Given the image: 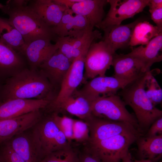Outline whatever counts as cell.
Here are the masks:
<instances>
[{
    "label": "cell",
    "instance_id": "obj_10",
    "mask_svg": "<svg viewBox=\"0 0 162 162\" xmlns=\"http://www.w3.org/2000/svg\"><path fill=\"white\" fill-rule=\"evenodd\" d=\"M109 10L97 27L102 30L110 26L121 24L124 20L133 17L148 6L150 0H107Z\"/></svg>",
    "mask_w": 162,
    "mask_h": 162
},
{
    "label": "cell",
    "instance_id": "obj_20",
    "mask_svg": "<svg viewBox=\"0 0 162 162\" xmlns=\"http://www.w3.org/2000/svg\"><path fill=\"white\" fill-rule=\"evenodd\" d=\"M28 5L48 27L52 29L59 23L67 8L52 0H28Z\"/></svg>",
    "mask_w": 162,
    "mask_h": 162
},
{
    "label": "cell",
    "instance_id": "obj_27",
    "mask_svg": "<svg viewBox=\"0 0 162 162\" xmlns=\"http://www.w3.org/2000/svg\"><path fill=\"white\" fill-rule=\"evenodd\" d=\"M0 40L22 55L26 44L22 34L10 23L8 19L1 17Z\"/></svg>",
    "mask_w": 162,
    "mask_h": 162
},
{
    "label": "cell",
    "instance_id": "obj_2",
    "mask_svg": "<svg viewBox=\"0 0 162 162\" xmlns=\"http://www.w3.org/2000/svg\"><path fill=\"white\" fill-rule=\"evenodd\" d=\"M28 0H9L0 3V10L7 15L10 23L22 34L26 45L37 39L48 38L55 41L57 37L28 5Z\"/></svg>",
    "mask_w": 162,
    "mask_h": 162
},
{
    "label": "cell",
    "instance_id": "obj_16",
    "mask_svg": "<svg viewBox=\"0 0 162 162\" xmlns=\"http://www.w3.org/2000/svg\"><path fill=\"white\" fill-rule=\"evenodd\" d=\"M51 100L49 99H15L0 102V120L18 117L45 109Z\"/></svg>",
    "mask_w": 162,
    "mask_h": 162
},
{
    "label": "cell",
    "instance_id": "obj_17",
    "mask_svg": "<svg viewBox=\"0 0 162 162\" xmlns=\"http://www.w3.org/2000/svg\"><path fill=\"white\" fill-rule=\"evenodd\" d=\"M48 38L39 39L26 45L22 55L26 58L31 68L37 69L58 49L57 44Z\"/></svg>",
    "mask_w": 162,
    "mask_h": 162
},
{
    "label": "cell",
    "instance_id": "obj_4",
    "mask_svg": "<svg viewBox=\"0 0 162 162\" xmlns=\"http://www.w3.org/2000/svg\"><path fill=\"white\" fill-rule=\"evenodd\" d=\"M143 134H124L105 140L87 143L86 149L103 162H121L130 146Z\"/></svg>",
    "mask_w": 162,
    "mask_h": 162
},
{
    "label": "cell",
    "instance_id": "obj_37",
    "mask_svg": "<svg viewBox=\"0 0 162 162\" xmlns=\"http://www.w3.org/2000/svg\"><path fill=\"white\" fill-rule=\"evenodd\" d=\"M55 3L70 8L74 4L80 2L82 0H52Z\"/></svg>",
    "mask_w": 162,
    "mask_h": 162
},
{
    "label": "cell",
    "instance_id": "obj_15",
    "mask_svg": "<svg viewBox=\"0 0 162 162\" xmlns=\"http://www.w3.org/2000/svg\"><path fill=\"white\" fill-rule=\"evenodd\" d=\"M70 8H67L58 24L52 28L57 37H80L93 30L94 27L87 19L82 16L75 14Z\"/></svg>",
    "mask_w": 162,
    "mask_h": 162
},
{
    "label": "cell",
    "instance_id": "obj_41",
    "mask_svg": "<svg viewBox=\"0 0 162 162\" xmlns=\"http://www.w3.org/2000/svg\"><path fill=\"white\" fill-rule=\"evenodd\" d=\"M3 85L2 86L0 83V102L2 101V91Z\"/></svg>",
    "mask_w": 162,
    "mask_h": 162
},
{
    "label": "cell",
    "instance_id": "obj_14",
    "mask_svg": "<svg viewBox=\"0 0 162 162\" xmlns=\"http://www.w3.org/2000/svg\"><path fill=\"white\" fill-rule=\"evenodd\" d=\"M30 129L15 136L6 142L25 162H40L44 157L32 129L30 131Z\"/></svg>",
    "mask_w": 162,
    "mask_h": 162
},
{
    "label": "cell",
    "instance_id": "obj_30",
    "mask_svg": "<svg viewBox=\"0 0 162 162\" xmlns=\"http://www.w3.org/2000/svg\"><path fill=\"white\" fill-rule=\"evenodd\" d=\"M79 155L71 147L51 153L40 162H79Z\"/></svg>",
    "mask_w": 162,
    "mask_h": 162
},
{
    "label": "cell",
    "instance_id": "obj_18",
    "mask_svg": "<svg viewBox=\"0 0 162 162\" xmlns=\"http://www.w3.org/2000/svg\"><path fill=\"white\" fill-rule=\"evenodd\" d=\"M71 63L58 49L38 68L53 86L60 85Z\"/></svg>",
    "mask_w": 162,
    "mask_h": 162
},
{
    "label": "cell",
    "instance_id": "obj_23",
    "mask_svg": "<svg viewBox=\"0 0 162 162\" xmlns=\"http://www.w3.org/2000/svg\"><path fill=\"white\" fill-rule=\"evenodd\" d=\"M107 0H82L70 9L75 14L85 17L93 27L97 28L105 17L104 7Z\"/></svg>",
    "mask_w": 162,
    "mask_h": 162
},
{
    "label": "cell",
    "instance_id": "obj_32",
    "mask_svg": "<svg viewBox=\"0 0 162 162\" xmlns=\"http://www.w3.org/2000/svg\"><path fill=\"white\" fill-rule=\"evenodd\" d=\"M90 135L88 126L86 122L74 119L73 126V140L79 143H86Z\"/></svg>",
    "mask_w": 162,
    "mask_h": 162
},
{
    "label": "cell",
    "instance_id": "obj_34",
    "mask_svg": "<svg viewBox=\"0 0 162 162\" xmlns=\"http://www.w3.org/2000/svg\"><path fill=\"white\" fill-rule=\"evenodd\" d=\"M161 135H162V116L152 124L145 136L152 137Z\"/></svg>",
    "mask_w": 162,
    "mask_h": 162
},
{
    "label": "cell",
    "instance_id": "obj_6",
    "mask_svg": "<svg viewBox=\"0 0 162 162\" xmlns=\"http://www.w3.org/2000/svg\"><path fill=\"white\" fill-rule=\"evenodd\" d=\"M90 101L93 116L107 120L128 123L139 130L135 116L127 110L126 105L119 95L115 94L100 96Z\"/></svg>",
    "mask_w": 162,
    "mask_h": 162
},
{
    "label": "cell",
    "instance_id": "obj_33",
    "mask_svg": "<svg viewBox=\"0 0 162 162\" xmlns=\"http://www.w3.org/2000/svg\"><path fill=\"white\" fill-rule=\"evenodd\" d=\"M0 151V162H25L6 142Z\"/></svg>",
    "mask_w": 162,
    "mask_h": 162
},
{
    "label": "cell",
    "instance_id": "obj_5",
    "mask_svg": "<svg viewBox=\"0 0 162 162\" xmlns=\"http://www.w3.org/2000/svg\"><path fill=\"white\" fill-rule=\"evenodd\" d=\"M32 129L44 158L51 153L71 146L51 114L42 116Z\"/></svg>",
    "mask_w": 162,
    "mask_h": 162
},
{
    "label": "cell",
    "instance_id": "obj_21",
    "mask_svg": "<svg viewBox=\"0 0 162 162\" xmlns=\"http://www.w3.org/2000/svg\"><path fill=\"white\" fill-rule=\"evenodd\" d=\"M141 20L139 19L126 25H113L104 28L103 29L104 32L103 40L114 52L125 48L129 45L134 27Z\"/></svg>",
    "mask_w": 162,
    "mask_h": 162
},
{
    "label": "cell",
    "instance_id": "obj_1",
    "mask_svg": "<svg viewBox=\"0 0 162 162\" xmlns=\"http://www.w3.org/2000/svg\"><path fill=\"white\" fill-rule=\"evenodd\" d=\"M53 87L40 70L24 68L6 80L2 101L15 99L52 100L50 94Z\"/></svg>",
    "mask_w": 162,
    "mask_h": 162
},
{
    "label": "cell",
    "instance_id": "obj_31",
    "mask_svg": "<svg viewBox=\"0 0 162 162\" xmlns=\"http://www.w3.org/2000/svg\"><path fill=\"white\" fill-rule=\"evenodd\" d=\"M50 114L59 130L64 133L70 144L73 140V126L74 119L64 115L60 116L56 113Z\"/></svg>",
    "mask_w": 162,
    "mask_h": 162
},
{
    "label": "cell",
    "instance_id": "obj_35",
    "mask_svg": "<svg viewBox=\"0 0 162 162\" xmlns=\"http://www.w3.org/2000/svg\"><path fill=\"white\" fill-rule=\"evenodd\" d=\"M152 20L156 24V26L162 29V8L157 9L149 12Z\"/></svg>",
    "mask_w": 162,
    "mask_h": 162
},
{
    "label": "cell",
    "instance_id": "obj_25",
    "mask_svg": "<svg viewBox=\"0 0 162 162\" xmlns=\"http://www.w3.org/2000/svg\"><path fill=\"white\" fill-rule=\"evenodd\" d=\"M21 55L0 40V79L24 69Z\"/></svg>",
    "mask_w": 162,
    "mask_h": 162
},
{
    "label": "cell",
    "instance_id": "obj_26",
    "mask_svg": "<svg viewBox=\"0 0 162 162\" xmlns=\"http://www.w3.org/2000/svg\"><path fill=\"white\" fill-rule=\"evenodd\" d=\"M136 142L138 160L147 159L152 162H158L162 157V135L147 136H139Z\"/></svg>",
    "mask_w": 162,
    "mask_h": 162
},
{
    "label": "cell",
    "instance_id": "obj_36",
    "mask_svg": "<svg viewBox=\"0 0 162 162\" xmlns=\"http://www.w3.org/2000/svg\"><path fill=\"white\" fill-rule=\"evenodd\" d=\"M79 162H103L97 157L85 149V152L79 155Z\"/></svg>",
    "mask_w": 162,
    "mask_h": 162
},
{
    "label": "cell",
    "instance_id": "obj_28",
    "mask_svg": "<svg viewBox=\"0 0 162 162\" xmlns=\"http://www.w3.org/2000/svg\"><path fill=\"white\" fill-rule=\"evenodd\" d=\"M162 32V29L147 21L141 20L134 28L129 45H146L153 38Z\"/></svg>",
    "mask_w": 162,
    "mask_h": 162
},
{
    "label": "cell",
    "instance_id": "obj_3",
    "mask_svg": "<svg viewBox=\"0 0 162 162\" xmlns=\"http://www.w3.org/2000/svg\"><path fill=\"white\" fill-rule=\"evenodd\" d=\"M148 71L121 90L119 93L126 105L130 106L134 112L139 130L142 134L162 116V110L153 104L146 93L145 83Z\"/></svg>",
    "mask_w": 162,
    "mask_h": 162
},
{
    "label": "cell",
    "instance_id": "obj_19",
    "mask_svg": "<svg viewBox=\"0 0 162 162\" xmlns=\"http://www.w3.org/2000/svg\"><path fill=\"white\" fill-rule=\"evenodd\" d=\"M162 48V32L152 39L145 46L141 45L134 48L127 54L137 59L146 73L150 70L154 63L161 62L162 55L159 52Z\"/></svg>",
    "mask_w": 162,
    "mask_h": 162
},
{
    "label": "cell",
    "instance_id": "obj_12",
    "mask_svg": "<svg viewBox=\"0 0 162 162\" xmlns=\"http://www.w3.org/2000/svg\"><path fill=\"white\" fill-rule=\"evenodd\" d=\"M41 110L16 117L0 120V144L33 128L41 119Z\"/></svg>",
    "mask_w": 162,
    "mask_h": 162
},
{
    "label": "cell",
    "instance_id": "obj_8",
    "mask_svg": "<svg viewBox=\"0 0 162 162\" xmlns=\"http://www.w3.org/2000/svg\"><path fill=\"white\" fill-rule=\"evenodd\" d=\"M136 80H126L114 76H98L87 82L75 95L82 96L89 101L102 96L117 94Z\"/></svg>",
    "mask_w": 162,
    "mask_h": 162
},
{
    "label": "cell",
    "instance_id": "obj_39",
    "mask_svg": "<svg viewBox=\"0 0 162 162\" xmlns=\"http://www.w3.org/2000/svg\"><path fill=\"white\" fill-rule=\"evenodd\" d=\"M121 162H134L132 160V155L129 152L123 158Z\"/></svg>",
    "mask_w": 162,
    "mask_h": 162
},
{
    "label": "cell",
    "instance_id": "obj_9",
    "mask_svg": "<svg viewBox=\"0 0 162 162\" xmlns=\"http://www.w3.org/2000/svg\"><path fill=\"white\" fill-rule=\"evenodd\" d=\"M85 122L88 126L90 132L89 139L86 143L124 134H142L134 125L127 122L107 120L93 116Z\"/></svg>",
    "mask_w": 162,
    "mask_h": 162
},
{
    "label": "cell",
    "instance_id": "obj_24",
    "mask_svg": "<svg viewBox=\"0 0 162 162\" xmlns=\"http://www.w3.org/2000/svg\"><path fill=\"white\" fill-rule=\"evenodd\" d=\"M49 111L57 113L65 111L84 121L92 116L90 101L78 95H72Z\"/></svg>",
    "mask_w": 162,
    "mask_h": 162
},
{
    "label": "cell",
    "instance_id": "obj_40",
    "mask_svg": "<svg viewBox=\"0 0 162 162\" xmlns=\"http://www.w3.org/2000/svg\"><path fill=\"white\" fill-rule=\"evenodd\" d=\"M134 162H152L151 160L147 159L135 160ZM158 162H162L161 161H159Z\"/></svg>",
    "mask_w": 162,
    "mask_h": 162
},
{
    "label": "cell",
    "instance_id": "obj_38",
    "mask_svg": "<svg viewBox=\"0 0 162 162\" xmlns=\"http://www.w3.org/2000/svg\"><path fill=\"white\" fill-rule=\"evenodd\" d=\"M149 11L162 8V0H150L149 5Z\"/></svg>",
    "mask_w": 162,
    "mask_h": 162
},
{
    "label": "cell",
    "instance_id": "obj_11",
    "mask_svg": "<svg viewBox=\"0 0 162 162\" xmlns=\"http://www.w3.org/2000/svg\"><path fill=\"white\" fill-rule=\"evenodd\" d=\"M88 49L85 50L72 62L61 83L58 95L46 107L48 110L72 95L82 81L84 78L85 58Z\"/></svg>",
    "mask_w": 162,
    "mask_h": 162
},
{
    "label": "cell",
    "instance_id": "obj_29",
    "mask_svg": "<svg viewBox=\"0 0 162 162\" xmlns=\"http://www.w3.org/2000/svg\"><path fill=\"white\" fill-rule=\"evenodd\" d=\"M159 71V70L157 69L149 71L145 83L146 94L155 106L161 104L162 101V90L154 76V74Z\"/></svg>",
    "mask_w": 162,
    "mask_h": 162
},
{
    "label": "cell",
    "instance_id": "obj_7",
    "mask_svg": "<svg viewBox=\"0 0 162 162\" xmlns=\"http://www.w3.org/2000/svg\"><path fill=\"white\" fill-rule=\"evenodd\" d=\"M115 53L104 40L93 42L85 56L84 76L91 79L105 76L107 70L112 66Z\"/></svg>",
    "mask_w": 162,
    "mask_h": 162
},
{
    "label": "cell",
    "instance_id": "obj_13",
    "mask_svg": "<svg viewBox=\"0 0 162 162\" xmlns=\"http://www.w3.org/2000/svg\"><path fill=\"white\" fill-rule=\"evenodd\" d=\"M102 38L101 33L98 30H93L78 37H57L55 42L60 51L72 62L88 48L94 40Z\"/></svg>",
    "mask_w": 162,
    "mask_h": 162
},
{
    "label": "cell",
    "instance_id": "obj_22",
    "mask_svg": "<svg viewBox=\"0 0 162 162\" xmlns=\"http://www.w3.org/2000/svg\"><path fill=\"white\" fill-rule=\"evenodd\" d=\"M112 66L114 69V76L122 80H136L146 73L140 62L127 54L115 53Z\"/></svg>",
    "mask_w": 162,
    "mask_h": 162
}]
</instances>
